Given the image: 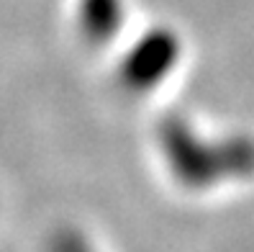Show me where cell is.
Wrapping results in <instances>:
<instances>
[{
  "label": "cell",
  "instance_id": "cell-1",
  "mask_svg": "<svg viewBox=\"0 0 254 252\" xmlns=\"http://www.w3.org/2000/svg\"><path fill=\"white\" fill-rule=\"evenodd\" d=\"M180 62V39L170 28H149L126 52L121 72L131 87L152 90L170 78L175 65Z\"/></svg>",
  "mask_w": 254,
  "mask_h": 252
},
{
  "label": "cell",
  "instance_id": "cell-2",
  "mask_svg": "<svg viewBox=\"0 0 254 252\" xmlns=\"http://www.w3.org/2000/svg\"><path fill=\"white\" fill-rule=\"evenodd\" d=\"M126 0H80V34L93 44H111L126 26Z\"/></svg>",
  "mask_w": 254,
  "mask_h": 252
}]
</instances>
